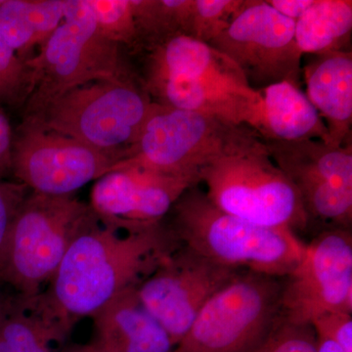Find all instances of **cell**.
<instances>
[{"label":"cell","instance_id":"obj_5","mask_svg":"<svg viewBox=\"0 0 352 352\" xmlns=\"http://www.w3.org/2000/svg\"><path fill=\"white\" fill-rule=\"evenodd\" d=\"M261 141L263 138L250 127L154 102L138 140L111 170L132 166L163 175L200 177L201 170L219 157Z\"/></svg>","mask_w":352,"mask_h":352},{"label":"cell","instance_id":"obj_13","mask_svg":"<svg viewBox=\"0 0 352 352\" xmlns=\"http://www.w3.org/2000/svg\"><path fill=\"white\" fill-rule=\"evenodd\" d=\"M242 272L180 245L140 284L138 296L175 347L204 305Z\"/></svg>","mask_w":352,"mask_h":352},{"label":"cell","instance_id":"obj_30","mask_svg":"<svg viewBox=\"0 0 352 352\" xmlns=\"http://www.w3.org/2000/svg\"><path fill=\"white\" fill-rule=\"evenodd\" d=\"M14 131L10 120L3 109L0 107V180L12 170V148Z\"/></svg>","mask_w":352,"mask_h":352},{"label":"cell","instance_id":"obj_3","mask_svg":"<svg viewBox=\"0 0 352 352\" xmlns=\"http://www.w3.org/2000/svg\"><path fill=\"white\" fill-rule=\"evenodd\" d=\"M95 219L89 204L75 194L30 191L0 249V282L23 300L41 295L69 245Z\"/></svg>","mask_w":352,"mask_h":352},{"label":"cell","instance_id":"obj_2","mask_svg":"<svg viewBox=\"0 0 352 352\" xmlns=\"http://www.w3.org/2000/svg\"><path fill=\"white\" fill-rule=\"evenodd\" d=\"M168 221L180 244L227 267L284 279L307 245L289 229L252 223L215 207L199 185L171 208Z\"/></svg>","mask_w":352,"mask_h":352},{"label":"cell","instance_id":"obj_19","mask_svg":"<svg viewBox=\"0 0 352 352\" xmlns=\"http://www.w3.org/2000/svg\"><path fill=\"white\" fill-rule=\"evenodd\" d=\"M258 90L261 101L254 131L263 140L327 142V126L300 87L282 82Z\"/></svg>","mask_w":352,"mask_h":352},{"label":"cell","instance_id":"obj_16","mask_svg":"<svg viewBox=\"0 0 352 352\" xmlns=\"http://www.w3.org/2000/svg\"><path fill=\"white\" fill-rule=\"evenodd\" d=\"M302 68L308 100L328 129L326 144L351 143L352 52L337 51L311 55Z\"/></svg>","mask_w":352,"mask_h":352},{"label":"cell","instance_id":"obj_33","mask_svg":"<svg viewBox=\"0 0 352 352\" xmlns=\"http://www.w3.org/2000/svg\"><path fill=\"white\" fill-rule=\"evenodd\" d=\"M61 352H97V351L89 342V344H75V346H69Z\"/></svg>","mask_w":352,"mask_h":352},{"label":"cell","instance_id":"obj_10","mask_svg":"<svg viewBox=\"0 0 352 352\" xmlns=\"http://www.w3.org/2000/svg\"><path fill=\"white\" fill-rule=\"evenodd\" d=\"M120 161L116 155L95 149L32 120L23 119L14 132L11 173L36 193L73 195L108 173Z\"/></svg>","mask_w":352,"mask_h":352},{"label":"cell","instance_id":"obj_32","mask_svg":"<svg viewBox=\"0 0 352 352\" xmlns=\"http://www.w3.org/2000/svg\"><path fill=\"white\" fill-rule=\"evenodd\" d=\"M21 298L15 295L8 287L0 282V316L10 311Z\"/></svg>","mask_w":352,"mask_h":352},{"label":"cell","instance_id":"obj_31","mask_svg":"<svg viewBox=\"0 0 352 352\" xmlns=\"http://www.w3.org/2000/svg\"><path fill=\"white\" fill-rule=\"evenodd\" d=\"M314 1L315 0H266L278 13L295 22L307 12Z\"/></svg>","mask_w":352,"mask_h":352},{"label":"cell","instance_id":"obj_25","mask_svg":"<svg viewBox=\"0 0 352 352\" xmlns=\"http://www.w3.org/2000/svg\"><path fill=\"white\" fill-rule=\"evenodd\" d=\"M32 88L31 67L0 38V107H25Z\"/></svg>","mask_w":352,"mask_h":352},{"label":"cell","instance_id":"obj_7","mask_svg":"<svg viewBox=\"0 0 352 352\" xmlns=\"http://www.w3.org/2000/svg\"><path fill=\"white\" fill-rule=\"evenodd\" d=\"M208 198L227 214L296 233L309 224L300 196L261 141L217 159L200 173Z\"/></svg>","mask_w":352,"mask_h":352},{"label":"cell","instance_id":"obj_26","mask_svg":"<svg viewBox=\"0 0 352 352\" xmlns=\"http://www.w3.org/2000/svg\"><path fill=\"white\" fill-rule=\"evenodd\" d=\"M245 0H193L190 38L210 43L230 24Z\"/></svg>","mask_w":352,"mask_h":352},{"label":"cell","instance_id":"obj_8","mask_svg":"<svg viewBox=\"0 0 352 352\" xmlns=\"http://www.w3.org/2000/svg\"><path fill=\"white\" fill-rule=\"evenodd\" d=\"M283 279L244 271L201 308L171 352H256L282 317Z\"/></svg>","mask_w":352,"mask_h":352},{"label":"cell","instance_id":"obj_6","mask_svg":"<svg viewBox=\"0 0 352 352\" xmlns=\"http://www.w3.org/2000/svg\"><path fill=\"white\" fill-rule=\"evenodd\" d=\"M122 48L99 31L88 0H64L63 22L27 62L32 69L34 88L24 117L36 115L73 88L135 74Z\"/></svg>","mask_w":352,"mask_h":352},{"label":"cell","instance_id":"obj_17","mask_svg":"<svg viewBox=\"0 0 352 352\" xmlns=\"http://www.w3.org/2000/svg\"><path fill=\"white\" fill-rule=\"evenodd\" d=\"M90 318L97 352H171L168 333L141 305L138 289L124 292Z\"/></svg>","mask_w":352,"mask_h":352},{"label":"cell","instance_id":"obj_9","mask_svg":"<svg viewBox=\"0 0 352 352\" xmlns=\"http://www.w3.org/2000/svg\"><path fill=\"white\" fill-rule=\"evenodd\" d=\"M295 28V21L267 2L245 0L226 31L208 44L233 61L254 89L282 82L300 87L303 54Z\"/></svg>","mask_w":352,"mask_h":352},{"label":"cell","instance_id":"obj_21","mask_svg":"<svg viewBox=\"0 0 352 352\" xmlns=\"http://www.w3.org/2000/svg\"><path fill=\"white\" fill-rule=\"evenodd\" d=\"M351 0H315L295 28L296 44L303 55L351 51Z\"/></svg>","mask_w":352,"mask_h":352},{"label":"cell","instance_id":"obj_23","mask_svg":"<svg viewBox=\"0 0 352 352\" xmlns=\"http://www.w3.org/2000/svg\"><path fill=\"white\" fill-rule=\"evenodd\" d=\"M0 38L23 61L38 53L32 0H0Z\"/></svg>","mask_w":352,"mask_h":352},{"label":"cell","instance_id":"obj_27","mask_svg":"<svg viewBox=\"0 0 352 352\" xmlns=\"http://www.w3.org/2000/svg\"><path fill=\"white\" fill-rule=\"evenodd\" d=\"M256 352H316L314 328L289 323L282 316Z\"/></svg>","mask_w":352,"mask_h":352},{"label":"cell","instance_id":"obj_24","mask_svg":"<svg viewBox=\"0 0 352 352\" xmlns=\"http://www.w3.org/2000/svg\"><path fill=\"white\" fill-rule=\"evenodd\" d=\"M101 34L122 47L140 51L131 0H88Z\"/></svg>","mask_w":352,"mask_h":352},{"label":"cell","instance_id":"obj_11","mask_svg":"<svg viewBox=\"0 0 352 352\" xmlns=\"http://www.w3.org/2000/svg\"><path fill=\"white\" fill-rule=\"evenodd\" d=\"M270 156L295 187L309 220L351 229L352 144L263 140Z\"/></svg>","mask_w":352,"mask_h":352},{"label":"cell","instance_id":"obj_14","mask_svg":"<svg viewBox=\"0 0 352 352\" xmlns=\"http://www.w3.org/2000/svg\"><path fill=\"white\" fill-rule=\"evenodd\" d=\"M198 176H173L118 168L94 182L89 206L102 226L124 232L140 230L166 219Z\"/></svg>","mask_w":352,"mask_h":352},{"label":"cell","instance_id":"obj_28","mask_svg":"<svg viewBox=\"0 0 352 352\" xmlns=\"http://www.w3.org/2000/svg\"><path fill=\"white\" fill-rule=\"evenodd\" d=\"M29 193L30 189L22 183L0 180V249L18 210Z\"/></svg>","mask_w":352,"mask_h":352},{"label":"cell","instance_id":"obj_12","mask_svg":"<svg viewBox=\"0 0 352 352\" xmlns=\"http://www.w3.org/2000/svg\"><path fill=\"white\" fill-rule=\"evenodd\" d=\"M282 316L311 325L329 314H352V234L330 227L305 248L302 261L283 279Z\"/></svg>","mask_w":352,"mask_h":352},{"label":"cell","instance_id":"obj_15","mask_svg":"<svg viewBox=\"0 0 352 352\" xmlns=\"http://www.w3.org/2000/svg\"><path fill=\"white\" fill-rule=\"evenodd\" d=\"M142 51L144 62L138 75L143 85L184 78L205 80L245 94L258 91L250 87L233 61L198 39L176 34Z\"/></svg>","mask_w":352,"mask_h":352},{"label":"cell","instance_id":"obj_20","mask_svg":"<svg viewBox=\"0 0 352 352\" xmlns=\"http://www.w3.org/2000/svg\"><path fill=\"white\" fill-rule=\"evenodd\" d=\"M69 333L36 298H21L0 316V352H55Z\"/></svg>","mask_w":352,"mask_h":352},{"label":"cell","instance_id":"obj_29","mask_svg":"<svg viewBox=\"0 0 352 352\" xmlns=\"http://www.w3.org/2000/svg\"><path fill=\"white\" fill-rule=\"evenodd\" d=\"M314 333L337 342L346 352H352V316L349 314H329L312 322Z\"/></svg>","mask_w":352,"mask_h":352},{"label":"cell","instance_id":"obj_22","mask_svg":"<svg viewBox=\"0 0 352 352\" xmlns=\"http://www.w3.org/2000/svg\"><path fill=\"white\" fill-rule=\"evenodd\" d=\"M140 51L160 41L189 36L193 0H131Z\"/></svg>","mask_w":352,"mask_h":352},{"label":"cell","instance_id":"obj_1","mask_svg":"<svg viewBox=\"0 0 352 352\" xmlns=\"http://www.w3.org/2000/svg\"><path fill=\"white\" fill-rule=\"evenodd\" d=\"M182 245L168 221L132 232L95 219L69 245L39 305L72 331L124 292L138 289Z\"/></svg>","mask_w":352,"mask_h":352},{"label":"cell","instance_id":"obj_18","mask_svg":"<svg viewBox=\"0 0 352 352\" xmlns=\"http://www.w3.org/2000/svg\"><path fill=\"white\" fill-rule=\"evenodd\" d=\"M153 102L164 107L191 111L233 124L256 129L259 90L245 94L231 88L199 80H161L143 85Z\"/></svg>","mask_w":352,"mask_h":352},{"label":"cell","instance_id":"obj_4","mask_svg":"<svg viewBox=\"0 0 352 352\" xmlns=\"http://www.w3.org/2000/svg\"><path fill=\"white\" fill-rule=\"evenodd\" d=\"M154 106L138 73L73 88L32 117L46 129L124 159Z\"/></svg>","mask_w":352,"mask_h":352}]
</instances>
